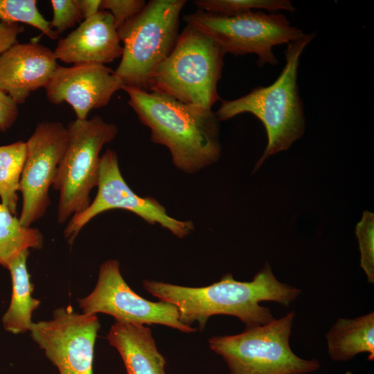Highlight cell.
<instances>
[{
	"mask_svg": "<svg viewBox=\"0 0 374 374\" xmlns=\"http://www.w3.org/2000/svg\"><path fill=\"white\" fill-rule=\"evenodd\" d=\"M143 287L152 295L175 305L179 320L192 327L197 323L204 330L213 315H230L238 318L246 328L265 325L274 319L271 310L260 304L274 301L288 306L301 294V290L279 281L267 262L251 281H238L226 274L210 285L184 287L171 283L145 280Z\"/></svg>",
	"mask_w": 374,
	"mask_h": 374,
	"instance_id": "cell-1",
	"label": "cell"
},
{
	"mask_svg": "<svg viewBox=\"0 0 374 374\" xmlns=\"http://www.w3.org/2000/svg\"><path fill=\"white\" fill-rule=\"evenodd\" d=\"M128 104L151 132V141L166 147L174 166L193 174L221 154L219 120L211 109L181 103L159 92L124 85Z\"/></svg>",
	"mask_w": 374,
	"mask_h": 374,
	"instance_id": "cell-2",
	"label": "cell"
},
{
	"mask_svg": "<svg viewBox=\"0 0 374 374\" xmlns=\"http://www.w3.org/2000/svg\"><path fill=\"white\" fill-rule=\"evenodd\" d=\"M314 37L315 33L304 34L287 44L285 66L272 84L258 86L237 99L222 100L215 112L219 121L250 113L262 122L267 145L254 170L269 157L288 150L305 132L303 105L297 83L298 69L303 50Z\"/></svg>",
	"mask_w": 374,
	"mask_h": 374,
	"instance_id": "cell-3",
	"label": "cell"
},
{
	"mask_svg": "<svg viewBox=\"0 0 374 374\" xmlns=\"http://www.w3.org/2000/svg\"><path fill=\"white\" fill-rule=\"evenodd\" d=\"M224 55L213 39L186 25L170 55L153 74L148 91L211 109L220 100L217 87Z\"/></svg>",
	"mask_w": 374,
	"mask_h": 374,
	"instance_id": "cell-4",
	"label": "cell"
},
{
	"mask_svg": "<svg viewBox=\"0 0 374 374\" xmlns=\"http://www.w3.org/2000/svg\"><path fill=\"white\" fill-rule=\"evenodd\" d=\"M186 0H151L118 33L123 43L115 74L124 85L148 91L150 81L172 51L179 37Z\"/></svg>",
	"mask_w": 374,
	"mask_h": 374,
	"instance_id": "cell-5",
	"label": "cell"
},
{
	"mask_svg": "<svg viewBox=\"0 0 374 374\" xmlns=\"http://www.w3.org/2000/svg\"><path fill=\"white\" fill-rule=\"evenodd\" d=\"M295 317H283L235 335L208 339L211 350L221 356L230 374H308L318 371L317 359H305L292 350L290 337Z\"/></svg>",
	"mask_w": 374,
	"mask_h": 374,
	"instance_id": "cell-6",
	"label": "cell"
},
{
	"mask_svg": "<svg viewBox=\"0 0 374 374\" xmlns=\"http://www.w3.org/2000/svg\"><path fill=\"white\" fill-rule=\"evenodd\" d=\"M68 143L53 184L60 192L57 222H66L89 205L91 190L97 186L103 147L112 141L118 128L95 116L75 119L66 126Z\"/></svg>",
	"mask_w": 374,
	"mask_h": 374,
	"instance_id": "cell-7",
	"label": "cell"
},
{
	"mask_svg": "<svg viewBox=\"0 0 374 374\" xmlns=\"http://www.w3.org/2000/svg\"><path fill=\"white\" fill-rule=\"evenodd\" d=\"M183 19L213 39L225 54H256L259 66L278 64L273 48L288 44L305 34L280 13L252 10L225 17L197 10L185 15Z\"/></svg>",
	"mask_w": 374,
	"mask_h": 374,
	"instance_id": "cell-8",
	"label": "cell"
},
{
	"mask_svg": "<svg viewBox=\"0 0 374 374\" xmlns=\"http://www.w3.org/2000/svg\"><path fill=\"white\" fill-rule=\"evenodd\" d=\"M97 187L93 202L86 209L73 215L64 230L69 244L73 242L81 229L94 217L112 209L130 211L150 224H160L179 238L188 236L194 230L192 221L170 217L154 197L136 195L123 179L114 150L107 149L100 157Z\"/></svg>",
	"mask_w": 374,
	"mask_h": 374,
	"instance_id": "cell-9",
	"label": "cell"
},
{
	"mask_svg": "<svg viewBox=\"0 0 374 374\" xmlns=\"http://www.w3.org/2000/svg\"><path fill=\"white\" fill-rule=\"evenodd\" d=\"M78 301L83 313H104L115 320L143 325L161 324L187 333L197 330L180 321L173 304L152 302L134 292L123 279L117 260H107L100 265L94 289Z\"/></svg>",
	"mask_w": 374,
	"mask_h": 374,
	"instance_id": "cell-10",
	"label": "cell"
},
{
	"mask_svg": "<svg viewBox=\"0 0 374 374\" xmlns=\"http://www.w3.org/2000/svg\"><path fill=\"white\" fill-rule=\"evenodd\" d=\"M100 326L96 314H80L67 306L56 309L51 320L33 323L29 331L60 374H93Z\"/></svg>",
	"mask_w": 374,
	"mask_h": 374,
	"instance_id": "cell-11",
	"label": "cell"
},
{
	"mask_svg": "<svg viewBox=\"0 0 374 374\" xmlns=\"http://www.w3.org/2000/svg\"><path fill=\"white\" fill-rule=\"evenodd\" d=\"M26 143L27 155L19 188L22 195L19 220L22 226L30 227L51 204L49 188L68 143L66 127L57 121L39 123Z\"/></svg>",
	"mask_w": 374,
	"mask_h": 374,
	"instance_id": "cell-12",
	"label": "cell"
},
{
	"mask_svg": "<svg viewBox=\"0 0 374 374\" xmlns=\"http://www.w3.org/2000/svg\"><path fill=\"white\" fill-rule=\"evenodd\" d=\"M123 86L111 68L80 64L69 67L57 65L44 88L51 103L66 102L72 107L76 119L84 120L91 110L106 106Z\"/></svg>",
	"mask_w": 374,
	"mask_h": 374,
	"instance_id": "cell-13",
	"label": "cell"
},
{
	"mask_svg": "<svg viewBox=\"0 0 374 374\" xmlns=\"http://www.w3.org/2000/svg\"><path fill=\"white\" fill-rule=\"evenodd\" d=\"M121 42L111 13L99 10L60 39L53 53L56 60L66 64L105 65L121 57Z\"/></svg>",
	"mask_w": 374,
	"mask_h": 374,
	"instance_id": "cell-14",
	"label": "cell"
},
{
	"mask_svg": "<svg viewBox=\"0 0 374 374\" xmlns=\"http://www.w3.org/2000/svg\"><path fill=\"white\" fill-rule=\"evenodd\" d=\"M53 51L36 42L16 43L0 55V89L17 104L44 87L57 66Z\"/></svg>",
	"mask_w": 374,
	"mask_h": 374,
	"instance_id": "cell-15",
	"label": "cell"
},
{
	"mask_svg": "<svg viewBox=\"0 0 374 374\" xmlns=\"http://www.w3.org/2000/svg\"><path fill=\"white\" fill-rule=\"evenodd\" d=\"M106 338L119 353L127 374H166V359L149 327L115 320Z\"/></svg>",
	"mask_w": 374,
	"mask_h": 374,
	"instance_id": "cell-16",
	"label": "cell"
},
{
	"mask_svg": "<svg viewBox=\"0 0 374 374\" xmlns=\"http://www.w3.org/2000/svg\"><path fill=\"white\" fill-rule=\"evenodd\" d=\"M328 353L334 361L346 362L367 353L374 359V313L355 319H338L326 335Z\"/></svg>",
	"mask_w": 374,
	"mask_h": 374,
	"instance_id": "cell-17",
	"label": "cell"
},
{
	"mask_svg": "<svg viewBox=\"0 0 374 374\" xmlns=\"http://www.w3.org/2000/svg\"><path fill=\"white\" fill-rule=\"evenodd\" d=\"M29 250L24 251L10 265L12 279V296L9 307L2 317L4 329L13 334L29 331L33 312L40 301L32 296L33 285L27 269Z\"/></svg>",
	"mask_w": 374,
	"mask_h": 374,
	"instance_id": "cell-18",
	"label": "cell"
},
{
	"mask_svg": "<svg viewBox=\"0 0 374 374\" xmlns=\"http://www.w3.org/2000/svg\"><path fill=\"white\" fill-rule=\"evenodd\" d=\"M44 242L41 231L21 224L17 215L11 214L0 203V265L8 269L25 250L39 249Z\"/></svg>",
	"mask_w": 374,
	"mask_h": 374,
	"instance_id": "cell-19",
	"label": "cell"
},
{
	"mask_svg": "<svg viewBox=\"0 0 374 374\" xmlns=\"http://www.w3.org/2000/svg\"><path fill=\"white\" fill-rule=\"evenodd\" d=\"M26 155V143L22 141L0 146V197L1 204L14 215Z\"/></svg>",
	"mask_w": 374,
	"mask_h": 374,
	"instance_id": "cell-20",
	"label": "cell"
},
{
	"mask_svg": "<svg viewBox=\"0 0 374 374\" xmlns=\"http://www.w3.org/2000/svg\"><path fill=\"white\" fill-rule=\"evenodd\" d=\"M193 4L199 10L231 17L256 9L270 11L296 10L289 0H195Z\"/></svg>",
	"mask_w": 374,
	"mask_h": 374,
	"instance_id": "cell-21",
	"label": "cell"
},
{
	"mask_svg": "<svg viewBox=\"0 0 374 374\" xmlns=\"http://www.w3.org/2000/svg\"><path fill=\"white\" fill-rule=\"evenodd\" d=\"M0 21L7 23H24L32 26L51 39L58 35L50 27L39 12L35 0H0Z\"/></svg>",
	"mask_w": 374,
	"mask_h": 374,
	"instance_id": "cell-22",
	"label": "cell"
},
{
	"mask_svg": "<svg viewBox=\"0 0 374 374\" xmlns=\"http://www.w3.org/2000/svg\"><path fill=\"white\" fill-rule=\"evenodd\" d=\"M355 233L360 251V267L365 272L368 282L374 283V214L364 211L356 224Z\"/></svg>",
	"mask_w": 374,
	"mask_h": 374,
	"instance_id": "cell-23",
	"label": "cell"
},
{
	"mask_svg": "<svg viewBox=\"0 0 374 374\" xmlns=\"http://www.w3.org/2000/svg\"><path fill=\"white\" fill-rule=\"evenodd\" d=\"M53 18L50 27L57 35L75 26L83 19L78 0H51Z\"/></svg>",
	"mask_w": 374,
	"mask_h": 374,
	"instance_id": "cell-24",
	"label": "cell"
},
{
	"mask_svg": "<svg viewBox=\"0 0 374 374\" xmlns=\"http://www.w3.org/2000/svg\"><path fill=\"white\" fill-rule=\"evenodd\" d=\"M145 4L143 0H101L100 9L109 10L118 30L139 13Z\"/></svg>",
	"mask_w": 374,
	"mask_h": 374,
	"instance_id": "cell-25",
	"label": "cell"
},
{
	"mask_svg": "<svg viewBox=\"0 0 374 374\" xmlns=\"http://www.w3.org/2000/svg\"><path fill=\"white\" fill-rule=\"evenodd\" d=\"M16 102L0 89V131L5 132L15 122L19 115Z\"/></svg>",
	"mask_w": 374,
	"mask_h": 374,
	"instance_id": "cell-26",
	"label": "cell"
},
{
	"mask_svg": "<svg viewBox=\"0 0 374 374\" xmlns=\"http://www.w3.org/2000/svg\"><path fill=\"white\" fill-rule=\"evenodd\" d=\"M24 30L18 24L0 21V55L17 43V35Z\"/></svg>",
	"mask_w": 374,
	"mask_h": 374,
	"instance_id": "cell-27",
	"label": "cell"
},
{
	"mask_svg": "<svg viewBox=\"0 0 374 374\" xmlns=\"http://www.w3.org/2000/svg\"><path fill=\"white\" fill-rule=\"evenodd\" d=\"M101 0H78V6L84 19L99 11Z\"/></svg>",
	"mask_w": 374,
	"mask_h": 374,
	"instance_id": "cell-28",
	"label": "cell"
}]
</instances>
